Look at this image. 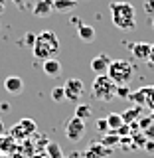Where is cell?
<instances>
[{"instance_id": "29", "label": "cell", "mask_w": 154, "mask_h": 158, "mask_svg": "<svg viewBox=\"0 0 154 158\" xmlns=\"http://www.w3.org/2000/svg\"><path fill=\"white\" fill-rule=\"evenodd\" d=\"M26 44H28V46H32V48H34V44H36V36H32V34H28V36H26Z\"/></svg>"}, {"instance_id": "14", "label": "cell", "mask_w": 154, "mask_h": 158, "mask_svg": "<svg viewBox=\"0 0 154 158\" xmlns=\"http://www.w3.org/2000/svg\"><path fill=\"white\" fill-rule=\"evenodd\" d=\"M59 71H61V63H59L56 57L46 59V61H44V73H46V75L56 77V75H59Z\"/></svg>"}, {"instance_id": "11", "label": "cell", "mask_w": 154, "mask_h": 158, "mask_svg": "<svg viewBox=\"0 0 154 158\" xmlns=\"http://www.w3.org/2000/svg\"><path fill=\"white\" fill-rule=\"evenodd\" d=\"M111 156V148L103 146L101 142H95L83 152V158H109Z\"/></svg>"}, {"instance_id": "36", "label": "cell", "mask_w": 154, "mask_h": 158, "mask_svg": "<svg viewBox=\"0 0 154 158\" xmlns=\"http://www.w3.org/2000/svg\"><path fill=\"white\" fill-rule=\"evenodd\" d=\"M150 118H152V121H154V109H152V111H150Z\"/></svg>"}, {"instance_id": "6", "label": "cell", "mask_w": 154, "mask_h": 158, "mask_svg": "<svg viewBox=\"0 0 154 158\" xmlns=\"http://www.w3.org/2000/svg\"><path fill=\"white\" fill-rule=\"evenodd\" d=\"M83 135H85V121H81V118L73 117L67 121L65 125V136L69 142H79L83 138Z\"/></svg>"}, {"instance_id": "26", "label": "cell", "mask_w": 154, "mask_h": 158, "mask_svg": "<svg viewBox=\"0 0 154 158\" xmlns=\"http://www.w3.org/2000/svg\"><path fill=\"white\" fill-rule=\"evenodd\" d=\"M117 97H123V99L131 97V89H128V85H117Z\"/></svg>"}, {"instance_id": "15", "label": "cell", "mask_w": 154, "mask_h": 158, "mask_svg": "<svg viewBox=\"0 0 154 158\" xmlns=\"http://www.w3.org/2000/svg\"><path fill=\"white\" fill-rule=\"evenodd\" d=\"M77 34H79V40H83V42H93L95 40V28L87 26V24L77 26Z\"/></svg>"}, {"instance_id": "3", "label": "cell", "mask_w": 154, "mask_h": 158, "mask_svg": "<svg viewBox=\"0 0 154 158\" xmlns=\"http://www.w3.org/2000/svg\"><path fill=\"white\" fill-rule=\"evenodd\" d=\"M91 97H95L103 103L113 101L117 97V83L109 75H97L91 85Z\"/></svg>"}, {"instance_id": "19", "label": "cell", "mask_w": 154, "mask_h": 158, "mask_svg": "<svg viewBox=\"0 0 154 158\" xmlns=\"http://www.w3.org/2000/svg\"><path fill=\"white\" fill-rule=\"evenodd\" d=\"M121 138H123V136H119L115 131H109L107 135L101 138V144H103V146H107V148H113L115 144H119V142H121Z\"/></svg>"}, {"instance_id": "28", "label": "cell", "mask_w": 154, "mask_h": 158, "mask_svg": "<svg viewBox=\"0 0 154 158\" xmlns=\"http://www.w3.org/2000/svg\"><path fill=\"white\" fill-rule=\"evenodd\" d=\"M144 8H146V12L154 14V0H146V2H144Z\"/></svg>"}, {"instance_id": "22", "label": "cell", "mask_w": 154, "mask_h": 158, "mask_svg": "<svg viewBox=\"0 0 154 158\" xmlns=\"http://www.w3.org/2000/svg\"><path fill=\"white\" fill-rule=\"evenodd\" d=\"M52 99H53L56 103H61L63 99H65V89H63L61 85L53 87V89H52Z\"/></svg>"}, {"instance_id": "33", "label": "cell", "mask_w": 154, "mask_h": 158, "mask_svg": "<svg viewBox=\"0 0 154 158\" xmlns=\"http://www.w3.org/2000/svg\"><path fill=\"white\" fill-rule=\"evenodd\" d=\"M4 8H6V0H0V14L4 12Z\"/></svg>"}, {"instance_id": "32", "label": "cell", "mask_w": 154, "mask_h": 158, "mask_svg": "<svg viewBox=\"0 0 154 158\" xmlns=\"http://www.w3.org/2000/svg\"><path fill=\"white\" fill-rule=\"evenodd\" d=\"M12 2H14V6H20V8H22L24 4H26V0H12Z\"/></svg>"}, {"instance_id": "5", "label": "cell", "mask_w": 154, "mask_h": 158, "mask_svg": "<svg viewBox=\"0 0 154 158\" xmlns=\"http://www.w3.org/2000/svg\"><path fill=\"white\" fill-rule=\"evenodd\" d=\"M34 132H36V121H32V118H20L16 125L12 127L10 135L14 136V140H26Z\"/></svg>"}, {"instance_id": "13", "label": "cell", "mask_w": 154, "mask_h": 158, "mask_svg": "<svg viewBox=\"0 0 154 158\" xmlns=\"http://www.w3.org/2000/svg\"><path fill=\"white\" fill-rule=\"evenodd\" d=\"M140 111H142V107H131V109H127V111H123L121 113V117H123V121H125V125H131V123H136L138 118H140Z\"/></svg>"}, {"instance_id": "34", "label": "cell", "mask_w": 154, "mask_h": 158, "mask_svg": "<svg viewBox=\"0 0 154 158\" xmlns=\"http://www.w3.org/2000/svg\"><path fill=\"white\" fill-rule=\"evenodd\" d=\"M4 131H6V127H4V123H2V118H0V136L4 135Z\"/></svg>"}, {"instance_id": "10", "label": "cell", "mask_w": 154, "mask_h": 158, "mask_svg": "<svg viewBox=\"0 0 154 158\" xmlns=\"http://www.w3.org/2000/svg\"><path fill=\"white\" fill-rule=\"evenodd\" d=\"M4 89H6V93L10 95H20L24 89V79L18 77V75H8L4 79Z\"/></svg>"}, {"instance_id": "31", "label": "cell", "mask_w": 154, "mask_h": 158, "mask_svg": "<svg viewBox=\"0 0 154 158\" xmlns=\"http://www.w3.org/2000/svg\"><path fill=\"white\" fill-rule=\"evenodd\" d=\"M148 63L154 65V44H152V48H150V57H148Z\"/></svg>"}, {"instance_id": "8", "label": "cell", "mask_w": 154, "mask_h": 158, "mask_svg": "<svg viewBox=\"0 0 154 158\" xmlns=\"http://www.w3.org/2000/svg\"><path fill=\"white\" fill-rule=\"evenodd\" d=\"M150 48H152V44H148V42H135V44H131V53L138 61H148Z\"/></svg>"}, {"instance_id": "20", "label": "cell", "mask_w": 154, "mask_h": 158, "mask_svg": "<svg viewBox=\"0 0 154 158\" xmlns=\"http://www.w3.org/2000/svg\"><path fill=\"white\" fill-rule=\"evenodd\" d=\"M131 99L135 105H138V107H142V105H146V87H140V89H136L135 93H131Z\"/></svg>"}, {"instance_id": "35", "label": "cell", "mask_w": 154, "mask_h": 158, "mask_svg": "<svg viewBox=\"0 0 154 158\" xmlns=\"http://www.w3.org/2000/svg\"><path fill=\"white\" fill-rule=\"evenodd\" d=\"M0 109H2V111H8L10 105H8V103H0Z\"/></svg>"}, {"instance_id": "21", "label": "cell", "mask_w": 154, "mask_h": 158, "mask_svg": "<svg viewBox=\"0 0 154 158\" xmlns=\"http://www.w3.org/2000/svg\"><path fill=\"white\" fill-rule=\"evenodd\" d=\"M91 115H93L91 107L85 105V103H79V105L75 107V117L81 118V121H87V118H91Z\"/></svg>"}, {"instance_id": "4", "label": "cell", "mask_w": 154, "mask_h": 158, "mask_svg": "<svg viewBox=\"0 0 154 158\" xmlns=\"http://www.w3.org/2000/svg\"><path fill=\"white\" fill-rule=\"evenodd\" d=\"M107 75L111 77L117 85H128L132 75H135V67H132V63L127 61V59H113L111 65H109Z\"/></svg>"}, {"instance_id": "16", "label": "cell", "mask_w": 154, "mask_h": 158, "mask_svg": "<svg viewBox=\"0 0 154 158\" xmlns=\"http://www.w3.org/2000/svg\"><path fill=\"white\" fill-rule=\"evenodd\" d=\"M16 148V140H14L12 135H2L0 136V152L6 154V152H12Z\"/></svg>"}, {"instance_id": "18", "label": "cell", "mask_w": 154, "mask_h": 158, "mask_svg": "<svg viewBox=\"0 0 154 158\" xmlns=\"http://www.w3.org/2000/svg\"><path fill=\"white\" fill-rule=\"evenodd\" d=\"M107 123H109V131H115V132L125 125L121 113H111V115H107Z\"/></svg>"}, {"instance_id": "12", "label": "cell", "mask_w": 154, "mask_h": 158, "mask_svg": "<svg viewBox=\"0 0 154 158\" xmlns=\"http://www.w3.org/2000/svg\"><path fill=\"white\" fill-rule=\"evenodd\" d=\"M34 16L38 18H48L53 12V0H36L34 4Z\"/></svg>"}, {"instance_id": "17", "label": "cell", "mask_w": 154, "mask_h": 158, "mask_svg": "<svg viewBox=\"0 0 154 158\" xmlns=\"http://www.w3.org/2000/svg\"><path fill=\"white\" fill-rule=\"evenodd\" d=\"M77 6V0H53V10L56 12H71Z\"/></svg>"}, {"instance_id": "23", "label": "cell", "mask_w": 154, "mask_h": 158, "mask_svg": "<svg viewBox=\"0 0 154 158\" xmlns=\"http://www.w3.org/2000/svg\"><path fill=\"white\" fill-rule=\"evenodd\" d=\"M48 154L52 158H63L61 156V150H59V146L56 144V142H49L48 144Z\"/></svg>"}, {"instance_id": "27", "label": "cell", "mask_w": 154, "mask_h": 158, "mask_svg": "<svg viewBox=\"0 0 154 158\" xmlns=\"http://www.w3.org/2000/svg\"><path fill=\"white\" fill-rule=\"evenodd\" d=\"M152 123H154V121H152L150 117H144V118L140 117V118H138V127H140L142 131H146V128H150V125H152Z\"/></svg>"}, {"instance_id": "2", "label": "cell", "mask_w": 154, "mask_h": 158, "mask_svg": "<svg viewBox=\"0 0 154 158\" xmlns=\"http://www.w3.org/2000/svg\"><path fill=\"white\" fill-rule=\"evenodd\" d=\"M32 52H34V57L40 59V61L56 57L57 52H59V40L56 36V32H52V30L40 32L36 36V44H34Z\"/></svg>"}, {"instance_id": "37", "label": "cell", "mask_w": 154, "mask_h": 158, "mask_svg": "<svg viewBox=\"0 0 154 158\" xmlns=\"http://www.w3.org/2000/svg\"><path fill=\"white\" fill-rule=\"evenodd\" d=\"M0 158H8V156H6V154H2V152H0Z\"/></svg>"}, {"instance_id": "1", "label": "cell", "mask_w": 154, "mask_h": 158, "mask_svg": "<svg viewBox=\"0 0 154 158\" xmlns=\"http://www.w3.org/2000/svg\"><path fill=\"white\" fill-rule=\"evenodd\" d=\"M109 10H111V20L113 24L119 30H135L136 28V12L135 6L131 2H125V0H115V2L109 4Z\"/></svg>"}, {"instance_id": "25", "label": "cell", "mask_w": 154, "mask_h": 158, "mask_svg": "<svg viewBox=\"0 0 154 158\" xmlns=\"http://www.w3.org/2000/svg\"><path fill=\"white\" fill-rule=\"evenodd\" d=\"M95 125H97V131H99V132H103V135H107V132H109V123H107V117H105V118H97V123H95Z\"/></svg>"}, {"instance_id": "9", "label": "cell", "mask_w": 154, "mask_h": 158, "mask_svg": "<svg viewBox=\"0 0 154 158\" xmlns=\"http://www.w3.org/2000/svg\"><path fill=\"white\" fill-rule=\"evenodd\" d=\"M111 61H113V59L109 57L107 53H99V56H95L91 59V69L97 73V75H107Z\"/></svg>"}, {"instance_id": "38", "label": "cell", "mask_w": 154, "mask_h": 158, "mask_svg": "<svg viewBox=\"0 0 154 158\" xmlns=\"http://www.w3.org/2000/svg\"><path fill=\"white\" fill-rule=\"evenodd\" d=\"M152 28H154V18H152Z\"/></svg>"}, {"instance_id": "7", "label": "cell", "mask_w": 154, "mask_h": 158, "mask_svg": "<svg viewBox=\"0 0 154 158\" xmlns=\"http://www.w3.org/2000/svg\"><path fill=\"white\" fill-rule=\"evenodd\" d=\"M63 89H65V99H69V101H75L79 103V99L83 97V91H85V87H83V81L77 77H71L65 81V85H63Z\"/></svg>"}, {"instance_id": "24", "label": "cell", "mask_w": 154, "mask_h": 158, "mask_svg": "<svg viewBox=\"0 0 154 158\" xmlns=\"http://www.w3.org/2000/svg\"><path fill=\"white\" fill-rule=\"evenodd\" d=\"M146 107L150 109H154V85H150V87H146Z\"/></svg>"}, {"instance_id": "30", "label": "cell", "mask_w": 154, "mask_h": 158, "mask_svg": "<svg viewBox=\"0 0 154 158\" xmlns=\"http://www.w3.org/2000/svg\"><path fill=\"white\" fill-rule=\"evenodd\" d=\"M144 148H146V150H150V152H154V140H146Z\"/></svg>"}]
</instances>
